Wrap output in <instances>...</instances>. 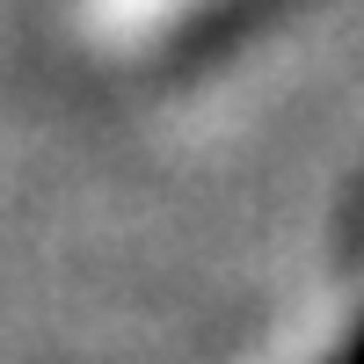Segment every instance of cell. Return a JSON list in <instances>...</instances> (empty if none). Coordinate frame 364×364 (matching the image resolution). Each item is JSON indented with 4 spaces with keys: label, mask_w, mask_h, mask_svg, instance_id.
Listing matches in <instances>:
<instances>
[{
    "label": "cell",
    "mask_w": 364,
    "mask_h": 364,
    "mask_svg": "<svg viewBox=\"0 0 364 364\" xmlns=\"http://www.w3.org/2000/svg\"><path fill=\"white\" fill-rule=\"evenodd\" d=\"M328 364H364V321H357V328H350V336H343V350H336V357H328Z\"/></svg>",
    "instance_id": "6da1fadb"
}]
</instances>
